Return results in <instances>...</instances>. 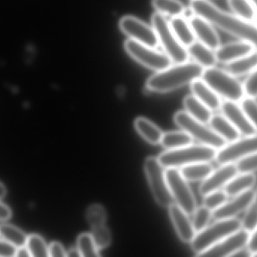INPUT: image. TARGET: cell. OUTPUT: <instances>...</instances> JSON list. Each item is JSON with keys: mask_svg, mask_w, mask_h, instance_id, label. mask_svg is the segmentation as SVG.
<instances>
[{"mask_svg": "<svg viewBox=\"0 0 257 257\" xmlns=\"http://www.w3.org/2000/svg\"><path fill=\"white\" fill-rule=\"evenodd\" d=\"M151 23L157 33L159 45H161L165 54L171 59L172 63H182L188 61L190 56L187 48L177 39L166 17L157 12L152 15Z\"/></svg>", "mask_w": 257, "mask_h": 257, "instance_id": "obj_6", "label": "cell"}, {"mask_svg": "<svg viewBox=\"0 0 257 257\" xmlns=\"http://www.w3.org/2000/svg\"><path fill=\"white\" fill-rule=\"evenodd\" d=\"M48 255L52 257L66 256V251L60 242H52L48 246Z\"/></svg>", "mask_w": 257, "mask_h": 257, "instance_id": "obj_44", "label": "cell"}, {"mask_svg": "<svg viewBox=\"0 0 257 257\" xmlns=\"http://www.w3.org/2000/svg\"><path fill=\"white\" fill-rule=\"evenodd\" d=\"M7 190L2 183H0V199H3L6 196Z\"/></svg>", "mask_w": 257, "mask_h": 257, "instance_id": "obj_49", "label": "cell"}, {"mask_svg": "<svg viewBox=\"0 0 257 257\" xmlns=\"http://www.w3.org/2000/svg\"><path fill=\"white\" fill-rule=\"evenodd\" d=\"M12 213L10 208L0 202V221H6L12 217Z\"/></svg>", "mask_w": 257, "mask_h": 257, "instance_id": "obj_46", "label": "cell"}, {"mask_svg": "<svg viewBox=\"0 0 257 257\" xmlns=\"http://www.w3.org/2000/svg\"><path fill=\"white\" fill-rule=\"evenodd\" d=\"M257 226V190L241 220V228L251 232Z\"/></svg>", "mask_w": 257, "mask_h": 257, "instance_id": "obj_36", "label": "cell"}, {"mask_svg": "<svg viewBox=\"0 0 257 257\" xmlns=\"http://www.w3.org/2000/svg\"><path fill=\"white\" fill-rule=\"evenodd\" d=\"M144 168L156 202L163 208H169L174 204V199L168 186L165 167L158 158L148 157L145 160Z\"/></svg>", "mask_w": 257, "mask_h": 257, "instance_id": "obj_8", "label": "cell"}, {"mask_svg": "<svg viewBox=\"0 0 257 257\" xmlns=\"http://www.w3.org/2000/svg\"><path fill=\"white\" fill-rule=\"evenodd\" d=\"M253 190L245 192L242 194L228 199L226 203L221 207L212 211V219L214 220H226L236 218L242 212H245L254 196Z\"/></svg>", "mask_w": 257, "mask_h": 257, "instance_id": "obj_16", "label": "cell"}, {"mask_svg": "<svg viewBox=\"0 0 257 257\" xmlns=\"http://www.w3.org/2000/svg\"><path fill=\"white\" fill-rule=\"evenodd\" d=\"M66 256L76 257L81 256L78 248H71L69 251H66Z\"/></svg>", "mask_w": 257, "mask_h": 257, "instance_id": "obj_48", "label": "cell"}, {"mask_svg": "<svg viewBox=\"0 0 257 257\" xmlns=\"http://www.w3.org/2000/svg\"><path fill=\"white\" fill-rule=\"evenodd\" d=\"M174 121L181 130L188 133L200 144L211 146L218 150L227 143L211 127L193 119L186 111L175 113Z\"/></svg>", "mask_w": 257, "mask_h": 257, "instance_id": "obj_7", "label": "cell"}, {"mask_svg": "<svg viewBox=\"0 0 257 257\" xmlns=\"http://www.w3.org/2000/svg\"><path fill=\"white\" fill-rule=\"evenodd\" d=\"M119 27L128 39L153 48L158 47V39L154 27L139 18L128 15L123 17L119 22Z\"/></svg>", "mask_w": 257, "mask_h": 257, "instance_id": "obj_12", "label": "cell"}, {"mask_svg": "<svg viewBox=\"0 0 257 257\" xmlns=\"http://www.w3.org/2000/svg\"><path fill=\"white\" fill-rule=\"evenodd\" d=\"M124 48L130 57L145 67L156 72L163 70L173 63L165 53L133 39H128L125 42Z\"/></svg>", "mask_w": 257, "mask_h": 257, "instance_id": "obj_9", "label": "cell"}, {"mask_svg": "<svg viewBox=\"0 0 257 257\" xmlns=\"http://www.w3.org/2000/svg\"><path fill=\"white\" fill-rule=\"evenodd\" d=\"M192 95L203 103L211 111H217L221 107L220 97L209 87L202 78H198L190 84Z\"/></svg>", "mask_w": 257, "mask_h": 257, "instance_id": "obj_20", "label": "cell"}, {"mask_svg": "<svg viewBox=\"0 0 257 257\" xmlns=\"http://www.w3.org/2000/svg\"><path fill=\"white\" fill-rule=\"evenodd\" d=\"M91 235L96 247L99 249L105 248L111 243V234L105 225L92 228Z\"/></svg>", "mask_w": 257, "mask_h": 257, "instance_id": "obj_39", "label": "cell"}, {"mask_svg": "<svg viewBox=\"0 0 257 257\" xmlns=\"http://www.w3.org/2000/svg\"><path fill=\"white\" fill-rule=\"evenodd\" d=\"M86 218L92 228L103 226L106 222V211L102 205L97 204L90 205L86 212Z\"/></svg>", "mask_w": 257, "mask_h": 257, "instance_id": "obj_35", "label": "cell"}, {"mask_svg": "<svg viewBox=\"0 0 257 257\" xmlns=\"http://www.w3.org/2000/svg\"><path fill=\"white\" fill-rule=\"evenodd\" d=\"M169 211L171 220L180 239L185 243L191 242L196 232L193 228V223L189 218V214L176 204H172L169 208Z\"/></svg>", "mask_w": 257, "mask_h": 257, "instance_id": "obj_18", "label": "cell"}, {"mask_svg": "<svg viewBox=\"0 0 257 257\" xmlns=\"http://www.w3.org/2000/svg\"><path fill=\"white\" fill-rule=\"evenodd\" d=\"M240 106L250 123L253 125L257 131V101L256 98L245 96L240 101Z\"/></svg>", "mask_w": 257, "mask_h": 257, "instance_id": "obj_40", "label": "cell"}, {"mask_svg": "<svg viewBox=\"0 0 257 257\" xmlns=\"http://www.w3.org/2000/svg\"><path fill=\"white\" fill-rule=\"evenodd\" d=\"M235 164L238 173H254L257 172V152L238 160Z\"/></svg>", "mask_w": 257, "mask_h": 257, "instance_id": "obj_41", "label": "cell"}, {"mask_svg": "<svg viewBox=\"0 0 257 257\" xmlns=\"http://www.w3.org/2000/svg\"><path fill=\"white\" fill-rule=\"evenodd\" d=\"M255 49L256 48L250 42L239 40L220 45L215 54L217 61L225 64L247 55Z\"/></svg>", "mask_w": 257, "mask_h": 257, "instance_id": "obj_19", "label": "cell"}, {"mask_svg": "<svg viewBox=\"0 0 257 257\" xmlns=\"http://www.w3.org/2000/svg\"><path fill=\"white\" fill-rule=\"evenodd\" d=\"M250 232L241 228L239 230L223 238L199 256H233L244 247H247Z\"/></svg>", "mask_w": 257, "mask_h": 257, "instance_id": "obj_13", "label": "cell"}, {"mask_svg": "<svg viewBox=\"0 0 257 257\" xmlns=\"http://www.w3.org/2000/svg\"><path fill=\"white\" fill-rule=\"evenodd\" d=\"M217 149L203 144H192L176 149H169L159 155L158 160L165 168H179L199 162L215 159Z\"/></svg>", "mask_w": 257, "mask_h": 257, "instance_id": "obj_3", "label": "cell"}, {"mask_svg": "<svg viewBox=\"0 0 257 257\" xmlns=\"http://www.w3.org/2000/svg\"><path fill=\"white\" fill-rule=\"evenodd\" d=\"M152 5L158 13L164 16H182L185 6L180 0H152Z\"/></svg>", "mask_w": 257, "mask_h": 257, "instance_id": "obj_31", "label": "cell"}, {"mask_svg": "<svg viewBox=\"0 0 257 257\" xmlns=\"http://www.w3.org/2000/svg\"><path fill=\"white\" fill-rule=\"evenodd\" d=\"M210 162H199L180 167L181 175L187 181H203L214 170Z\"/></svg>", "mask_w": 257, "mask_h": 257, "instance_id": "obj_28", "label": "cell"}, {"mask_svg": "<svg viewBox=\"0 0 257 257\" xmlns=\"http://www.w3.org/2000/svg\"><path fill=\"white\" fill-rule=\"evenodd\" d=\"M214 221L212 224L208 225L205 229L197 232L190 242L196 256L241 229V220L237 218Z\"/></svg>", "mask_w": 257, "mask_h": 257, "instance_id": "obj_5", "label": "cell"}, {"mask_svg": "<svg viewBox=\"0 0 257 257\" xmlns=\"http://www.w3.org/2000/svg\"><path fill=\"white\" fill-rule=\"evenodd\" d=\"M135 128L145 140L151 144H159L163 137L161 130L149 119L139 117L135 120Z\"/></svg>", "mask_w": 257, "mask_h": 257, "instance_id": "obj_27", "label": "cell"}, {"mask_svg": "<svg viewBox=\"0 0 257 257\" xmlns=\"http://www.w3.org/2000/svg\"><path fill=\"white\" fill-rule=\"evenodd\" d=\"M0 237L19 248L25 247L28 236L16 226L4 223L0 225Z\"/></svg>", "mask_w": 257, "mask_h": 257, "instance_id": "obj_30", "label": "cell"}, {"mask_svg": "<svg viewBox=\"0 0 257 257\" xmlns=\"http://www.w3.org/2000/svg\"><path fill=\"white\" fill-rule=\"evenodd\" d=\"M225 69L235 76L249 75L257 68V49L238 60L225 63Z\"/></svg>", "mask_w": 257, "mask_h": 257, "instance_id": "obj_24", "label": "cell"}, {"mask_svg": "<svg viewBox=\"0 0 257 257\" xmlns=\"http://www.w3.org/2000/svg\"><path fill=\"white\" fill-rule=\"evenodd\" d=\"M169 22L174 34L184 47L187 48L196 42V37L188 20L183 16H178L172 18Z\"/></svg>", "mask_w": 257, "mask_h": 257, "instance_id": "obj_25", "label": "cell"}, {"mask_svg": "<svg viewBox=\"0 0 257 257\" xmlns=\"http://www.w3.org/2000/svg\"><path fill=\"white\" fill-rule=\"evenodd\" d=\"M256 152L257 134L240 137L235 141L226 143L223 148L217 151L214 160L220 165L235 163L238 160Z\"/></svg>", "mask_w": 257, "mask_h": 257, "instance_id": "obj_11", "label": "cell"}, {"mask_svg": "<svg viewBox=\"0 0 257 257\" xmlns=\"http://www.w3.org/2000/svg\"><path fill=\"white\" fill-rule=\"evenodd\" d=\"M189 56L204 69L215 66L217 63L215 51L196 40L187 48Z\"/></svg>", "mask_w": 257, "mask_h": 257, "instance_id": "obj_22", "label": "cell"}, {"mask_svg": "<svg viewBox=\"0 0 257 257\" xmlns=\"http://www.w3.org/2000/svg\"><path fill=\"white\" fill-rule=\"evenodd\" d=\"M196 40L216 51L221 45L220 36L214 26L205 18L194 15L188 20Z\"/></svg>", "mask_w": 257, "mask_h": 257, "instance_id": "obj_17", "label": "cell"}, {"mask_svg": "<svg viewBox=\"0 0 257 257\" xmlns=\"http://www.w3.org/2000/svg\"><path fill=\"white\" fill-rule=\"evenodd\" d=\"M243 85L245 96L257 98V68L247 75Z\"/></svg>", "mask_w": 257, "mask_h": 257, "instance_id": "obj_42", "label": "cell"}, {"mask_svg": "<svg viewBox=\"0 0 257 257\" xmlns=\"http://www.w3.org/2000/svg\"><path fill=\"white\" fill-rule=\"evenodd\" d=\"M185 111L193 119L208 125L212 116V111L198 100L194 95H188L184 99Z\"/></svg>", "mask_w": 257, "mask_h": 257, "instance_id": "obj_26", "label": "cell"}, {"mask_svg": "<svg viewBox=\"0 0 257 257\" xmlns=\"http://www.w3.org/2000/svg\"><path fill=\"white\" fill-rule=\"evenodd\" d=\"M257 12V0H249Z\"/></svg>", "mask_w": 257, "mask_h": 257, "instance_id": "obj_50", "label": "cell"}, {"mask_svg": "<svg viewBox=\"0 0 257 257\" xmlns=\"http://www.w3.org/2000/svg\"><path fill=\"white\" fill-rule=\"evenodd\" d=\"M26 247L28 249L31 256L47 257L48 255V246L44 238L39 235H30L27 237Z\"/></svg>", "mask_w": 257, "mask_h": 257, "instance_id": "obj_34", "label": "cell"}, {"mask_svg": "<svg viewBox=\"0 0 257 257\" xmlns=\"http://www.w3.org/2000/svg\"><path fill=\"white\" fill-rule=\"evenodd\" d=\"M190 7L195 15L240 40L250 42L257 49V25L253 21L222 10L208 0H191Z\"/></svg>", "mask_w": 257, "mask_h": 257, "instance_id": "obj_1", "label": "cell"}, {"mask_svg": "<svg viewBox=\"0 0 257 257\" xmlns=\"http://www.w3.org/2000/svg\"><path fill=\"white\" fill-rule=\"evenodd\" d=\"M247 248L250 253V256L253 253H257V226L250 233Z\"/></svg>", "mask_w": 257, "mask_h": 257, "instance_id": "obj_45", "label": "cell"}, {"mask_svg": "<svg viewBox=\"0 0 257 257\" xmlns=\"http://www.w3.org/2000/svg\"><path fill=\"white\" fill-rule=\"evenodd\" d=\"M238 174L235 163L221 164L218 168L213 170L206 179L202 181L199 187V193L205 196L212 192L223 190L225 186Z\"/></svg>", "mask_w": 257, "mask_h": 257, "instance_id": "obj_14", "label": "cell"}, {"mask_svg": "<svg viewBox=\"0 0 257 257\" xmlns=\"http://www.w3.org/2000/svg\"><path fill=\"white\" fill-rule=\"evenodd\" d=\"M17 247L6 240L0 239V256H15Z\"/></svg>", "mask_w": 257, "mask_h": 257, "instance_id": "obj_43", "label": "cell"}, {"mask_svg": "<svg viewBox=\"0 0 257 257\" xmlns=\"http://www.w3.org/2000/svg\"><path fill=\"white\" fill-rule=\"evenodd\" d=\"M193 215L192 223L195 231L197 233L209 225L210 221L212 219V211L203 205L196 208Z\"/></svg>", "mask_w": 257, "mask_h": 257, "instance_id": "obj_37", "label": "cell"}, {"mask_svg": "<svg viewBox=\"0 0 257 257\" xmlns=\"http://www.w3.org/2000/svg\"><path fill=\"white\" fill-rule=\"evenodd\" d=\"M203 205L211 210L215 211L226 203L229 199V196L225 193L224 190H220L212 192L203 196Z\"/></svg>", "mask_w": 257, "mask_h": 257, "instance_id": "obj_38", "label": "cell"}, {"mask_svg": "<svg viewBox=\"0 0 257 257\" xmlns=\"http://www.w3.org/2000/svg\"><path fill=\"white\" fill-rule=\"evenodd\" d=\"M201 78L226 101L239 103L245 97L242 83L226 69L216 66L206 68L204 69Z\"/></svg>", "mask_w": 257, "mask_h": 257, "instance_id": "obj_4", "label": "cell"}, {"mask_svg": "<svg viewBox=\"0 0 257 257\" xmlns=\"http://www.w3.org/2000/svg\"><path fill=\"white\" fill-rule=\"evenodd\" d=\"M193 139L188 133L183 131H169L165 133L162 137L160 144L169 149H176L193 143Z\"/></svg>", "mask_w": 257, "mask_h": 257, "instance_id": "obj_29", "label": "cell"}, {"mask_svg": "<svg viewBox=\"0 0 257 257\" xmlns=\"http://www.w3.org/2000/svg\"><path fill=\"white\" fill-rule=\"evenodd\" d=\"M208 125L227 143L241 137L239 131L222 114L212 115Z\"/></svg>", "mask_w": 257, "mask_h": 257, "instance_id": "obj_23", "label": "cell"}, {"mask_svg": "<svg viewBox=\"0 0 257 257\" xmlns=\"http://www.w3.org/2000/svg\"><path fill=\"white\" fill-rule=\"evenodd\" d=\"M77 248L81 256L96 257L99 256V249L96 247L91 234L84 233L78 236Z\"/></svg>", "mask_w": 257, "mask_h": 257, "instance_id": "obj_33", "label": "cell"}, {"mask_svg": "<svg viewBox=\"0 0 257 257\" xmlns=\"http://www.w3.org/2000/svg\"><path fill=\"white\" fill-rule=\"evenodd\" d=\"M220 110L221 114L235 126L243 137L257 134L256 130L250 123L238 102L225 100L222 101Z\"/></svg>", "mask_w": 257, "mask_h": 257, "instance_id": "obj_15", "label": "cell"}, {"mask_svg": "<svg viewBox=\"0 0 257 257\" xmlns=\"http://www.w3.org/2000/svg\"><path fill=\"white\" fill-rule=\"evenodd\" d=\"M203 71L204 68L195 61L175 63L151 75L147 81L146 89L158 93L172 92L200 78Z\"/></svg>", "mask_w": 257, "mask_h": 257, "instance_id": "obj_2", "label": "cell"}, {"mask_svg": "<svg viewBox=\"0 0 257 257\" xmlns=\"http://www.w3.org/2000/svg\"><path fill=\"white\" fill-rule=\"evenodd\" d=\"M254 21L255 24H256L257 25V14H256V17H255L254 21Z\"/></svg>", "mask_w": 257, "mask_h": 257, "instance_id": "obj_51", "label": "cell"}, {"mask_svg": "<svg viewBox=\"0 0 257 257\" xmlns=\"http://www.w3.org/2000/svg\"><path fill=\"white\" fill-rule=\"evenodd\" d=\"M19 257H25V256H31L30 252H29L28 249L27 247H19L17 249L16 256Z\"/></svg>", "mask_w": 257, "mask_h": 257, "instance_id": "obj_47", "label": "cell"}, {"mask_svg": "<svg viewBox=\"0 0 257 257\" xmlns=\"http://www.w3.org/2000/svg\"><path fill=\"white\" fill-rule=\"evenodd\" d=\"M228 5L234 15L246 21H254L257 12L249 0H228Z\"/></svg>", "mask_w": 257, "mask_h": 257, "instance_id": "obj_32", "label": "cell"}, {"mask_svg": "<svg viewBox=\"0 0 257 257\" xmlns=\"http://www.w3.org/2000/svg\"><path fill=\"white\" fill-rule=\"evenodd\" d=\"M166 180L174 202L189 215L196 211V201L188 181L181 175L178 168L170 167L166 170Z\"/></svg>", "mask_w": 257, "mask_h": 257, "instance_id": "obj_10", "label": "cell"}, {"mask_svg": "<svg viewBox=\"0 0 257 257\" xmlns=\"http://www.w3.org/2000/svg\"><path fill=\"white\" fill-rule=\"evenodd\" d=\"M256 184V176L254 173H238L223 190L229 198H232L252 190Z\"/></svg>", "mask_w": 257, "mask_h": 257, "instance_id": "obj_21", "label": "cell"}]
</instances>
